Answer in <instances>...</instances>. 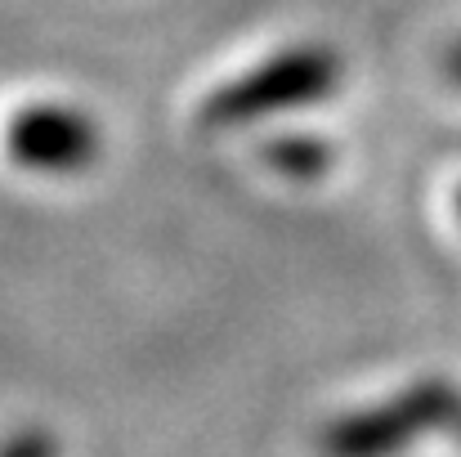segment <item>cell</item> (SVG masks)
I'll list each match as a JSON object with an SVG mask.
<instances>
[{"instance_id": "cell-1", "label": "cell", "mask_w": 461, "mask_h": 457, "mask_svg": "<svg viewBox=\"0 0 461 457\" xmlns=\"http://www.w3.org/2000/svg\"><path fill=\"white\" fill-rule=\"evenodd\" d=\"M336 59L327 50H287L247 77H233L202 104V126L211 131H233L242 122H260L269 113H287L331 95L336 86Z\"/></svg>"}, {"instance_id": "cell-2", "label": "cell", "mask_w": 461, "mask_h": 457, "mask_svg": "<svg viewBox=\"0 0 461 457\" xmlns=\"http://www.w3.org/2000/svg\"><path fill=\"white\" fill-rule=\"evenodd\" d=\"M448 408H453V395L444 386L403 390L385 408H372V413H358V417L336 422L327 431V440H322V453L327 457H390V453H399L412 435L430 431Z\"/></svg>"}, {"instance_id": "cell-5", "label": "cell", "mask_w": 461, "mask_h": 457, "mask_svg": "<svg viewBox=\"0 0 461 457\" xmlns=\"http://www.w3.org/2000/svg\"><path fill=\"white\" fill-rule=\"evenodd\" d=\"M54 440L45 435V431H18V435H9L5 440V449L0 457H54Z\"/></svg>"}, {"instance_id": "cell-4", "label": "cell", "mask_w": 461, "mask_h": 457, "mask_svg": "<svg viewBox=\"0 0 461 457\" xmlns=\"http://www.w3.org/2000/svg\"><path fill=\"white\" fill-rule=\"evenodd\" d=\"M269 161L283 170V175H318L322 166H327V149L318 144V140H278V144H269Z\"/></svg>"}, {"instance_id": "cell-6", "label": "cell", "mask_w": 461, "mask_h": 457, "mask_svg": "<svg viewBox=\"0 0 461 457\" xmlns=\"http://www.w3.org/2000/svg\"><path fill=\"white\" fill-rule=\"evenodd\" d=\"M453 72H457V77H461V50H457V54H453Z\"/></svg>"}, {"instance_id": "cell-3", "label": "cell", "mask_w": 461, "mask_h": 457, "mask_svg": "<svg viewBox=\"0 0 461 457\" xmlns=\"http://www.w3.org/2000/svg\"><path fill=\"white\" fill-rule=\"evenodd\" d=\"M5 149L18 166L27 170H45V175H72L86 170L99 157V131L86 113L77 108H59V104H41L27 108L9 122L5 131Z\"/></svg>"}]
</instances>
